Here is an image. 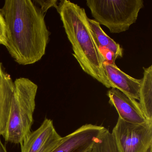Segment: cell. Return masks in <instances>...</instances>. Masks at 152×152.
<instances>
[{
    "mask_svg": "<svg viewBox=\"0 0 152 152\" xmlns=\"http://www.w3.org/2000/svg\"><path fill=\"white\" fill-rule=\"evenodd\" d=\"M0 11L6 24V44L20 65L32 64L45 55L49 39L45 14L31 0H6Z\"/></svg>",
    "mask_w": 152,
    "mask_h": 152,
    "instance_id": "obj_1",
    "label": "cell"
},
{
    "mask_svg": "<svg viewBox=\"0 0 152 152\" xmlns=\"http://www.w3.org/2000/svg\"><path fill=\"white\" fill-rule=\"evenodd\" d=\"M56 9L60 16L74 56L83 71L107 88H113L104 70V57L96 43L85 9L62 0Z\"/></svg>",
    "mask_w": 152,
    "mask_h": 152,
    "instance_id": "obj_2",
    "label": "cell"
},
{
    "mask_svg": "<svg viewBox=\"0 0 152 152\" xmlns=\"http://www.w3.org/2000/svg\"><path fill=\"white\" fill-rule=\"evenodd\" d=\"M15 91L3 137L7 142L21 145L31 132L38 86L29 79L14 82Z\"/></svg>",
    "mask_w": 152,
    "mask_h": 152,
    "instance_id": "obj_3",
    "label": "cell"
},
{
    "mask_svg": "<svg viewBox=\"0 0 152 152\" xmlns=\"http://www.w3.org/2000/svg\"><path fill=\"white\" fill-rule=\"evenodd\" d=\"M33 2L40 6V9L44 14L50 8H56L58 4L57 0H35Z\"/></svg>",
    "mask_w": 152,
    "mask_h": 152,
    "instance_id": "obj_14",
    "label": "cell"
},
{
    "mask_svg": "<svg viewBox=\"0 0 152 152\" xmlns=\"http://www.w3.org/2000/svg\"><path fill=\"white\" fill-rule=\"evenodd\" d=\"M15 84L0 63V136H4L14 96Z\"/></svg>",
    "mask_w": 152,
    "mask_h": 152,
    "instance_id": "obj_10",
    "label": "cell"
},
{
    "mask_svg": "<svg viewBox=\"0 0 152 152\" xmlns=\"http://www.w3.org/2000/svg\"><path fill=\"white\" fill-rule=\"evenodd\" d=\"M91 152H119L112 133L107 129L96 140Z\"/></svg>",
    "mask_w": 152,
    "mask_h": 152,
    "instance_id": "obj_13",
    "label": "cell"
},
{
    "mask_svg": "<svg viewBox=\"0 0 152 152\" xmlns=\"http://www.w3.org/2000/svg\"><path fill=\"white\" fill-rule=\"evenodd\" d=\"M103 66L107 80L113 85V88L118 90L129 97L138 100L141 79H136L126 74L115 64L105 61Z\"/></svg>",
    "mask_w": 152,
    "mask_h": 152,
    "instance_id": "obj_9",
    "label": "cell"
},
{
    "mask_svg": "<svg viewBox=\"0 0 152 152\" xmlns=\"http://www.w3.org/2000/svg\"><path fill=\"white\" fill-rule=\"evenodd\" d=\"M106 128L101 125L86 124L62 137L51 152H88Z\"/></svg>",
    "mask_w": 152,
    "mask_h": 152,
    "instance_id": "obj_6",
    "label": "cell"
},
{
    "mask_svg": "<svg viewBox=\"0 0 152 152\" xmlns=\"http://www.w3.org/2000/svg\"><path fill=\"white\" fill-rule=\"evenodd\" d=\"M89 24L93 37L99 48L110 52L113 56L114 61L118 58H121L123 55V50L120 44L116 43L108 36L102 30L99 24L94 19L88 18Z\"/></svg>",
    "mask_w": 152,
    "mask_h": 152,
    "instance_id": "obj_12",
    "label": "cell"
},
{
    "mask_svg": "<svg viewBox=\"0 0 152 152\" xmlns=\"http://www.w3.org/2000/svg\"><path fill=\"white\" fill-rule=\"evenodd\" d=\"M86 4L95 20L112 33L129 30L144 7L142 0H88Z\"/></svg>",
    "mask_w": 152,
    "mask_h": 152,
    "instance_id": "obj_4",
    "label": "cell"
},
{
    "mask_svg": "<svg viewBox=\"0 0 152 152\" xmlns=\"http://www.w3.org/2000/svg\"><path fill=\"white\" fill-rule=\"evenodd\" d=\"M0 44H1V43H0Z\"/></svg>",
    "mask_w": 152,
    "mask_h": 152,
    "instance_id": "obj_19",
    "label": "cell"
},
{
    "mask_svg": "<svg viewBox=\"0 0 152 152\" xmlns=\"http://www.w3.org/2000/svg\"><path fill=\"white\" fill-rule=\"evenodd\" d=\"M107 95L109 99V104L116 109L119 118L122 120L136 124L148 121L136 99L129 97L114 88L109 90Z\"/></svg>",
    "mask_w": 152,
    "mask_h": 152,
    "instance_id": "obj_8",
    "label": "cell"
},
{
    "mask_svg": "<svg viewBox=\"0 0 152 152\" xmlns=\"http://www.w3.org/2000/svg\"><path fill=\"white\" fill-rule=\"evenodd\" d=\"M0 43L5 46H6V22L1 11H0Z\"/></svg>",
    "mask_w": 152,
    "mask_h": 152,
    "instance_id": "obj_15",
    "label": "cell"
},
{
    "mask_svg": "<svg viewBox=\"0 0 152 152\" xmlns=\"http://www.w3.org/2000/svg\"><path fill=\"white\" fill-rule=\"evenodd\" d=\"M62 137L56 130L53 121L45 118L37 129L26 137L21 144V152H51Z\"/></svg>",
    "mask_w": 152,
    "mask_h": 152,
    "instance_id": "obj_7",
    "label": "cell"
},
{
    "mask_svg": "<svg viewBox=\"0 0 152 152\" xmlns=\"http://www.w3.org/2000/svg\"><path fill=\"white\" fill-rule=\"evenodd\" d=\"M0 152H7L5 146L1 142V139H0Z\"/></svg>",
    "mask_w": 152,
    "mask_h": 152,
    "instance_id": "obj_16",
    "label": "cell"
},
{
    "mask_svg": "<svg viewBox=\"0 0 152 152\" xmlns=\"http://www.w3.org/2000/svg\"><path fill=\"white\" fill-rule=\"evenodd\" d=\"M119 152H150L152 148V122H128L118 117L112 130Z\"/></svg>",
    "mask_w": 152,
    "mask_h": 152,
    "instance_id": "obj_5",
    "label": "cell"
},
{
    "mask_svg": "<svg viewBox=\"0 0 152 152\" xmlns=\"http://www.w3.org/2000/svg\"></svg>",
    "mask_w": 152,
    "mask_h": 152,
    "instance_id": "obj_18",
    "label": "cell"
},
{
    "mask_svg": "<svg viewBox=\"0 0 152 152\" xmlns=\"http://www.w3.org/2000/svg\"><path fill=\"white\" fill-rule=\"evenodd\" d=\"M88 152H91V150H90V151H89Z\"/></svg>",
    "mask_w": 152,
    "mask_h": 152,
    "instance_id": "obj_17",
    "label": "cell"
},
{
    "mask_svg": "<svg viewBox=\"0 0 152 152\" xmlns=\"http://www.w3.org/2000/svg\"><path fill=\"white\" fill-rule=\"evenodd\" d=\"M143 70L138 103L147 121L152 122V65Z\"/></svg>",
    "mask_w": 152,
    "mask_h": 152,
    "instance_id": "obj_11",
    "label": "cell"
}]
</instances>
